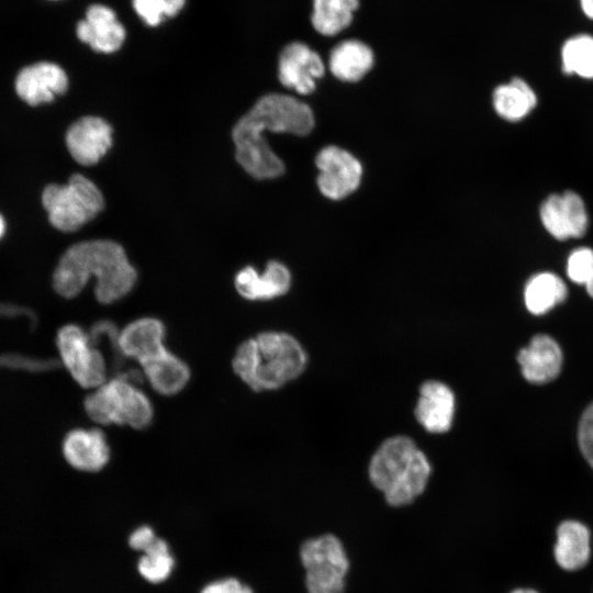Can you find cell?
I'll list each match as a JSON object with an SVG mask.
<instances>
[{"label": "cell", "mask_w": 593, "mask_h": 593, "mask_svg": "<svg viewBox=\"0 0 593 593\" xmlns=\"http://www.w3.org/2000/svg\"><path fill=\"white\" fill-rule=\"evenodd\" d=\"M94 276L96 298L112 303L125 296L134 287L136 271L121 245L97 239L77 243L60 257L53 275L55 291L67 299L75 298Z\"/></svg>", "instance_id": "obj_1"}, {"label": "cell", "mask_w": 593, "mask_h": 593, "mask_svg": "<svg viewBox=\"0 0 593 593\" xmlns=\"http://www.w3.org/2000/svg\"><path fill=\"white\" fill-rule=\"evenodd\" d=\"M301 344L282 332H265L243 342L233 369L254 391L276 390L298 378L306 366Z\"/></svg>", "instance_id": "obj_2"}, {"label": "cell", "mask_w": 593, "mask_h": 593, "mask_svg": "<svg viewBox=\"0 0 593 593\" xmlns=\"http://www.w3.org/2000/svg\"><path fill=\"white\" fill-rule=\"evenodd\" d=\"M430 465L416 444L406 436L384 440L369 463V479L388 504L403 506L419 496L428 482Z\"/></svg>", "instance_id": "obj_3"}, {"label": "cell", "mask_w": 593, "mask_h": 593, "mask_svg": "<svg viewBox=\"0 0 593 593\" xmlns=\"http://www.w3.org/2000/svg\"><path fill=\"white\" fill-rule=\"evenodd\" d=\"M41 200L49 223L66 233L79 230L104 206L99 188L80 174L70 176L65 184H47Z\"/></svg>", "instance_id": "obj_4"}, {"label": "cell", "mask_w": 593, "mask_h": 593, "mask_svg": "<svg viewBox=\"0 0 593 593\" xmlns=\"http://www.w3.org/2000/svg\"><path fill=\"white\" fill-rule=\"evenodd\" d=\"M85 410L99 424L127 425L136 429L147 427L154 415L148 398L121 377L105 381L90 393L85 400Z\"/></svg>", "instance_id": "obj_5"}, {"label": "cell", "mask_w": 593, "mask_h": 593, "mask_svg": "<svg viewBox=\"0 0 593 593\" xmlns=\"http://www.w3.org/2000/svg\"><path fill=\"white\" fill-rule=\"evenodd\" d=\"M300 558L309 593H342L349 562L342 541L325 534L303 542Z\"/></svg>", "instance_id": "obj_6"}, {"label": "cell", "mask_w": 593, "mask_h": 593, "mask_svg": "<svg viewBox=\"0 0 593 593\" xmlns=\"http://www.w3.org/2000/svg\"><path fill=\"white\" fill-rule=\"evenodd\" d=\"M64 365L83 388H99L107 380L105 361L88 334L77 325H66L57 334Z\"/></svg>", "instance_id": "obj_7"}, {"label": "cell", "mask_w": 593, "mask_h": 593, "mask_svg": "<svg viewBox=\"0 0 593 593\" xmlns=\"http://www.w3.org/2000/svg\"><path fill=\"white\" fill-rule=\"evenodd\" d=\"M318 169L317 187L323 195L342 200L360 184L362 166L349 152L337 146L324 147L315 158Z\"/></svg>", "instance_id": "obj_8"}, {"label": "cell", "mask_w": 593, "mask_h": 593, "mask_svg": "<svg viewBox=\"0 0 593 593\" xmlns=\"http://www.w3.org/2000/svg\"><path fill=\"white\" fill-rule=\"evenodd\" d=\"M325 75V65L320 54L306 43L293 41L280 52L278 79L288 89L300 94H310L316 81Z\"/></svg>", "instance_id": "obj_9"}, {"label": "cell", "mask_w": 593, "mask_h": 593, "mask_svg": "<svg viewBox=\"0 0 593 593\" xmlns=\"http://www.w3.org/2000/svg\"><path fill=\"white\" fill-rule=\"evenodd\" d=\"M78 40L101 54L118 52L126 40V29L116 12L103 3H92L76 24Z\"/></svg>", "instance_id": "obj_10"}, {"label": "cell", "mask_w": 593, "mask_h": 593, "mask_svg": "<svg viewBox=\"0 0 593 593\" xmlns=\"http://www.w3.org/2000/svg\"><path fill=\"white\" fill-rule=\"evenodd\" d=\"M68 88L66 71L53 61H36L23 67L14 80L18 97L31 107L52 102Z\"/></svg>", "instance_id": "obj_11"}, {"label": "cell", "mask_w": 593, "mask_h": 593, "mask_svg": "<svg viewBox=\"0 0 593 593\" xmlns=\"http://www.w3.org/2000/svg\"><path fill=\"white\" fill-rule=\"evenodd\" d=\"M66 146L71 157L82 166L97 164L112 145V127L99 116H83L67 130Z\"/></svg>", "instance_id": "obj_12"}, {"label": "cell", "mask_w": 593, "mask_h": 593, "mask_svg": "<svg viewBox=\"0 0 593 593\" xmlns=\"http://www.w3.org/2000/svg\"><path fill=\"white\" fill-rule=\"evenodd\" d=\"M562 360L559 344L547 334L535 335L517 354L523 377L534 384L555 380L561 371Z\"/></svg>", "instance_id": "obj_13"}, {"label": "cell", "mask_w": 593, "mask_h": 593, "mask_svg": "<svg viewBox=\"0 0 593 593\" xmlns=\"http://www.w3.org/2000/svg\"><path fill=\"white\" fill-rule=\"evenodd\" d=\"M455 412L452 391L443 382L426 381L419 388L415 409L418 423L429 433H445L451 427Z\"/></svg>", "instance_id": "obj_14"}, {"label": "cell", "mask_w": 593, "mask_h": 593, "mask_svg": "<svg viewBox=\"0 0 593 593\" xmlns=\"http://www.w3.org/2000/svg\"><path fill=\"white\" fill-rule=\"evenodd\" d=\"M164 336V324L159 320L146 317L127 324L119 333L118 343L124 357L142 365L167 350Z\"/></svg>", "instance_id": "obj_15"}, {"label": "cell", "mask_w": 593, "mask_h": 593, "mask_svg": "<svg viewBox=\"0 0 593 593\" xmlns=\"http://www.w3.org/2000/svg\"><path fill=\"white\" fill-rule=\"evenodd\" d=\"M67 462L81 471L101 470L110 459V448L100 429H74L63 444Z\"/></svg>", "instance_id": "obj_16"}, {"label": "cell", "mask_w": 593, "mask_h": 593, "mask_svg": "<svg viewBox=\"0 0 593 593\" xmlns=\"http://www.w3.org/2000/svg\"><path fill=\"white\" fill-rule=\"evenodd\" d=\"M237 292L247 300H269L284 294L291 284L288 268L271 260L259 275L253 267L242 269L235 277Z\"/></svg>", "instance_id": "obj_17"}, {"label": "cell", "mask_w": 593, "mask_h": 593, "mask_svg": "<svg viewBox=\"0 0 593 593\" xmlns=\"http://www.w3.org/2000/svg\"><path fill=\"white\" fill-rule=\"evenodd\" d=\"M538 103L536 90L522 77H513L497 85L492 92L493 110L499 118L508 123L526 120Z\"/></svg>", "instance_id": "obj_18"}, {"label": "cell", "mask_w": 593, "mask_h": 593, "mask_svg": "<svg viewBox=\"0 0 593 593\" xmlns=\"http://www.w3.org/2000/svg\"><path fill=\"white\" fill-rule=\"evenodd\" d=\"M374 65V53L369 44L358 38H347L337 43L328 57V69L338 80L357 82Z\"/></svg>", "instance_id": "obj_19"}, {"label": "cell", "mask_w": 593, "mask_h": 593, "mask_svg": "<svg viewBox=\"0 0 593 593\" xmlns=\"http://www.w3.org/2000/svg\"><path fill=\"white\" fill-rule=\"evenodd\" d=\"M556 562L567 571H575L586 566L591 556V534L578 521H564L557 529L553 547Z\"/></svg>", "instance_id": "obj_20"}, {"label": "cell", "mask_w": 593, "mask_h": 593, "mask_svg": "<svg viewBox=\"0 0 593 593\" xmlns=\"http://www.w3.org/2000/svg\"><path fill=\"white\" fill-rule=\"evenodd\" d=\"M568 286L557 273L542 270L532 275L525 282L523 300L527 311L542 315L566 301Z\"/></svg>", "instance_id": "obj_21"}, {"label": "cell", "mask_w": 593, "mask_h": 593, "mask_svg": "<svg viewBox=\"0 0 593 593\" xmlns=\"http://www.w3.org/2000/svg\"><path fill=\"white\" fill-rule=\"evenodd\" d=\"M360 5V0H312L311 26L322 36H336L351 26Z\"/></svg>", "instance_id": "obj_22"}, {"label": "cell", "mask_w": 593, "mask_h": 593, "mask_svg": "<svg viewBox=\"0 0 593 593\" xmlns=\"http://www.w3.org/2000/svg\"><path fill=\"white\" fill-rule=\"evenodd\" d=\"M152 388L160 394L172 395L188 383V366L169 350L141 365Z\"/></svg>", "instance_id": "obj_23"}, {"label": "cell", "mask_w": 593, "mask_h": 593, "mask_svg": "<svg viewBox=\"0 0 593 593\" xmlns=\"http://www.w3.org/2000/svg\"><path fill=\"white\" fill-rule=\"evenodd\" d=\"M560 61L564 75L593 80V36L577 34L567 38L561 46Z\"/></svg>", "instance_id": "obj_24"}, {"label": "cell", "mask_w": 593, "mask_h": 593, "mask_svg": "<svg viewBox=\"0 0 593 593\" xmlns=\"http://www.w3.org/2000/svg\"><path fill=\"white\" fill-rule=\"evenodd\" d=\"M538 219L544 231L557 242L571 240L567 206L561 192L548 193L538 205Z\"/></svg>", "instance_id": "obj_25"}, {"label": "cell", "mask_w": 593, "mask_h": 593, "mask_svg": "<svg viewBox=\"0 0 593 593\" xmlns=\"http://www.w3.org/2000/svg\"><path fill=\"white\" fill-rule=\"evenodd\" d=\"M174 564L175 560L168 544L164 539L157 538L150 547L143 551L137 569L146 581L156 584L169 578Z\"/></svg>", "instance_id": "obj_26"}, {"label": "cell", "mask_w": 593, "mask_h": 593, "mask_svg": "<svg viewBox=\"0 0 593 593\" xmlns=\"http://www.w3.org/2000/svg\"><path fill=\"white\" fill-rule=\"evenodd\" d=\"M187 0H131L135 14L149 27H157L174 19L186 7Z\"/></svg>", "instance_id": "obj_27"}, {"label": "cell", "mask_w": 593, "mask_h": 593, "mask_svg": "<svg viewBox=\"0 0 593 593\" xmlns=\"http://www.w3.org/2000/svg\"><path fill=\"white\" fill-rule=\"evenodd\" d=\"M570 222L572 239L583 238L590 228V213L584 198L575 190L561 191Z\"/></svg>", "instance_id": "obj_28"}, {"label": "cell", "mask_w": 593, "mask_h": 593, "mask_svg": "<svg viewBox=\"0 0 593 593\" xmlns=\"http://www.w3.org/2000/svg\"><path fill=\"white\" fill-rule=\"evenodd\" d=\"M564 268L571 282L584 286L593 277V247L581 245L571 249Z\"/></svg>", "instance_id": "obj_29"}, {"label": "cell", "mask_w": 593, "mask_h": 593, "mask_svg": "<svg viewBox=\"0 0 593 593\" xmlns=\"http://www.w3.org/2000/svg\"><path fill=\"white\" fill-rule=\"evenodd\" d=\"M578 443L582 456L593 469V402L581 415L578 426Z\"/></svg>", "instance_id": "obj_30"}, {"label": "cell", "mask_w": 593, "mask_h": 593, "mask_svg": "<svg viewBox=\"0 0 593 593\" xmlns=\"http://www.w3.org/2000/svg\"><path fill=\"white\" fill-rule=\"evenodd\" d=\"M200 593H254L246 584L235 578H226L206 584Z\"/></svg>", "instance_id": "obj_31"}, {"label": "cell", "mask_w": 593, "mask_h": 593, "mask_svg": "<svg viewBox=\"0 0 593 593\" xmlns=\"http://www.w3.org/2000/svg\"><path fill=\"white\" fill-rule=\"evenodd\" d=\"M158 537L149 526L136 528L128 538L130 546L138 551H145Z\"/></svg>", "instance_id": "obj_32"}, {"label": "cell", "mask_w": 593, "mask_h": 593, "mask_svg": "<svg viewBox=\"0 0 593 593\" xmlns=\"http://www.w3.org/2000/svg\"><path fill=\"white\" fill-rule=\"evenodd\" d=\"M584 15L593 20V0H579Z\"/></svg>", "instance_id": "obj_33"}, {"label": "cell", "mask_w": 593, "mask_h": 593, "mask_svg": "<svg viewBox=\"0 0 593 593\" xmlns=\"http://www.w3.org/2000/svg\"><path fill=\"white\" fill-rule=\"evenodd\" d=\"M586 293L593 299V277L584 284Z\"/></svg>", "instance_id": "obj_34"}, {"label": "cell", "mask_w": 593, "mask_h": 593, "mask_svg": "<svg viewBox=\"0 0 593 593\" xmlns=\"http://www.w3.org/2000/svg\"><path fill=\"white\" fill-rule=\"evenodd\" d=\"M5 232V221L3 216L0 214V238L3 236Z\"/></svg>", "instance_id": "obj_35"}, {"label": "cell", "mask_w": 593, "mask_h": 593, "mask_svg": "<svg viewBox=\"0 0 593 593\" xmlns=\"http://www.w3.org/2000/svg\"><path fill=\"white\" fill-rule=\"evenodd\" d=\"M511 593H538V592L533 589H516L512 591Z\"/></svg>", "instance_id": "obj_36"}, {"label": "cell", "mask_w": 593, "mask_h": 593, "mask_svg": "<svg viewBox=\"0 0 593 593\" xmlns=\"http://www.w3.org/2000/svg\"><path fill=\"white\" fill-rule=\"evenodd\" d=\"M49 1H58V0H49Z\"/></svg>", "instance_id": "obj_37"}]
</instances>
